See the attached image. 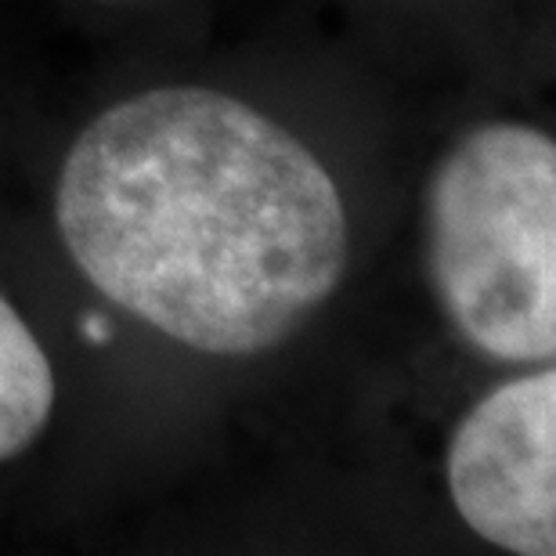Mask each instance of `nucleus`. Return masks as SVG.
Segmentation results:
<instances>
[{
  "label": "nucleus",
  "mask_w": 556,
  "mask_h": 556,
  "mask_svg": "<svg viewBox=\"0 0 556 556\" xmlns=\"http://www.w3.org/2000/svg\"><path fill=\"white\" fill-rule=\"evenodd\" d=\"M54 217L98 293L206 354L286 343L348 268V214L326 166L210 87L105 109L65 155Z\"/></svg>",
  "instance_id": "f257e3e1"
},
{
  "label": "nucleus",
  "mask_w": 556,
  "mask_h": 556,
  "mask_svg": "<svg viewBox=\"0 0 556 556\" xmlns=\"http://www.w3.org/2000/svg\"><path fill=\"white\" fill-rule=\"evenodd\" d=\"M427 275L473 351L542 365L556 351V144L492 124L438 163L427 185Z\"/></svg>",
  "instance_id": "f03ea898"
},
{
  "label": "nucleus",
  "mask_w": 556,
  "mask_h": 556,
  "mask_svg": "<svg viewBox=\"0 0 556 556\" xmlns=\"http://www.w3.org/2000/svg\"><path fill=\"white\" fill-rule=\"evenodd\" d=\"M448 492L484 542L556 553V372H528L481 397L452 433Z\"/></svg>",
  "instance_id": "7ed1b4c3"
},
{
  "label": "nucleus",
  "mask_w": 556,
  "mask_h": 556,
  "mask_svg": "<svg viewBox=\"0 0 556 556\" xmlns=\"http://www.w3.org/2000/svg\"><path fill=\"white\" fill-rule=\"evenodd\" d=\"M54 408V372L40 340L0 296V463L40 438Z\"/></svg>",
  "instance_id": "20e7f679"
},
{
  "label": "nucleus",
  "mask_w": 556,
  "mask_h": 556,
  "mask_svg": "<svg viewBox=\"0 0 556 556\" xmlns=\"http://www.w3.org/2000/svg\"><path fill=\"white\" fill-rule=\"evenodd\" d=\"M84 332H87V340H91V343H105L109 332H113V326H109L105 318L91 315V318H84Z\"/></svg>",
  "instance_id": "39448f33"
}]
</instances>
